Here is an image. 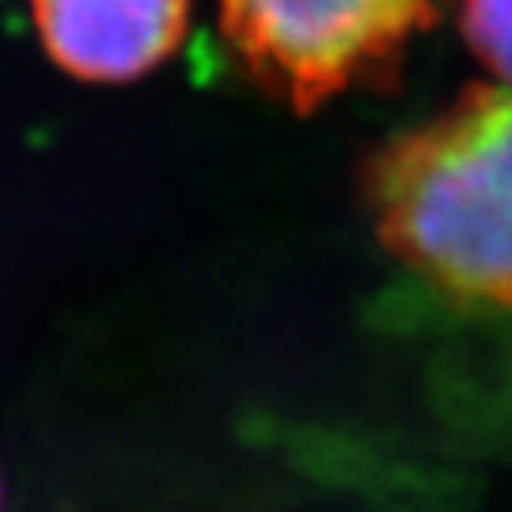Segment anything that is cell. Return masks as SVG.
I'll return each mask as SVG.
<instances>
[{
    "label": "cell",
    "instance_id": "obj_5",
    "mask_svg": "<svg viewBox=\"0 0 512 512\" xmlns=\"http://www.w3.org/2000/svg\"><path fill=\"white\" fill-rule=\"evenodd\" d=\"M0 512H4V499H0Z\"/></svg>",
    "mask_w": 512,
    "mask_h": 512
},
{
    "label": "cell",
    "instance_id": "obj_3",
    "mask_svg": "<svg viewBox=\"0 0 512 512\" xmlns=\"http://www.w3.org/2000/svg\"><path fill=\"white\" fill-rule=\"evenodd\" d=\"M197 0H27L44 57L74 84L130 87L160 74L193 30Z\"/></svg>",
    "mask_w": 512,
    "mask_h": 512
},
{
    "label": "cell",
    "instance_id": "obj_2",
    "mask_svg": "<svg viewBox=\"0 0 512 512\" xmlns=\"http://www.w3.org/2000/svg\"><path fill=\"white\" fill-rule=\"evenodd\" d=\"M439 20V0H217L240 77L293 117L393 84Z\"/></svg>",
    "mask_w": 512,
    "mask_h": 512
},
{
    "label": "cell",
    "instance_id": "obj_1",
    "mask_svg": "<svg viewBox=\"0 0 512 512\" xmlns=\"http://www.w3.org/2000/svg\"><path fill=\"white\" fill-rule=\"evenodd\" d=\"M383 250L456 303L512 313V87L479 80L363 163Z\"/></svg>",
    "mask_w": 512,
    "mask_h": 512
},
{
    "label": "cell",
    "instance_id": "obj_4",
    "mask_svg": "<svg viewBox=\"0 0 512 512\" xmlns=\"http://www.w3.org/2000/svg\"><path fill=\"white\" fill-rule=\"evenodd\" d=\"M456 24L483 77L512 87V0H459Z\"/></svg>",
    "mask_w": 512,
    "mask_h": 512
}]
</instances>
